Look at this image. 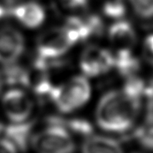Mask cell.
<instances>
[{
	"instance_id": "obj_2",
	"label": "cell",
	"mask_w": 153,
	"mask_h": 153,
	"mask_svg": "<svg viewBox=\"0 0 153 153\" xmlns=\"http://www.w3.org/2000/svg\"><path fill=\"white\" fill-rule=\"evenodd\" d=\"M91 85L84 76H74L63 81L50 93L53 104L63 113L80 109L89 100Z\"/></svg>"
},
{
	"instance_id": "obj_6",
	"label": "cell",
	"mask_w": 153,
	"mask_h": 153,
	"mask_svg": "<svg viewBox=\"0 0 153 153\" xmlns=\"http://www.w3.org/2000/svg\"><path fill=\"white\" fill-rule=\"evenodd\" d=\"M79 64L85 76H100L114 68V56L104 48L91 45L82 52Z\"/></svg>"
},
{
	"instance_id": "obj_18",
	"label": "cell",
	"mask_w": 153,
	"mask_h": 153,
	"mask_svg": "<svg viewBox=\"0 0 153 153\" xmlns=\"http://www.w3.org/2000/svg\"><path fill=\"white\" fill-rule=\"evenodd\" d=\"M0 153H17V150L9 141L0 137Z\"/></svg>"
},
{
	"instance_id": "obj_21",
	"label": "cell",
	"mask_w": 153,
	"mask_h": 153,
	"mask_svg": "<svg viewBox=\"0 0 153 153\" xmlns=\"http://www.w3.org/2000/svg\"><path fill=\"white\" fill-rule=\"evenodd\" d=\"M1 88H2V77L0 75V91H1Z\"/></svg>"
},
{
	"instance_id": "obj_8",
	"label": "cell",
	"mask_w": 153,
	"mask_h": 153,
	"mask_svg": "<svg viewBox=\"0 0 153 153\" xmlns=\"http://www.w3.org/2000/svg\"><path fill=\"white\" fill-rule=\"evenodd\" d=\"M13 16L24 27L36 29L45 20V11L36 2H27L17 5L13 9Z\"/></svg>"
},
{
	"instance_id": "obj_9",
	"label": "cell",
	"mask_w": 153,
	"mask_h": 153,
	"mask_svg": "<svg viewBox=\"0 0 153 153\" xmlns=\"http://www.w3.org/2000/svg\"><path fill=\"white\" fill-rule=\"evenodd\" d=\"M32 128L33 123L28 121L13 123L8 126H4L0 137H4L13 143L17 152H25L31 142Z\"/></svg>"
},
{
	"instance_id": "obj_7",
	"label": "cell",
	"mask_w": 153,
	"mask_h": 153,
	"mask_svg": "<svg viewBox=\"0 0 153 153\" xmlns=\"http://www.w3.org/2000/svg\"><path fill=\"white\" fill-rule=\"evenodd\" d=\"M24 50L25 39L19 30L8 27L0 28V63H14Z\"/></svg>"
},
{
	"instance_id": "obj_20",
	"label": "cell",
	"mask_w": 153,
	"mask_h": 153,
	"mask_svg": "<svg viewBox=\"0 0 153 153\" xmlns=\"http://www.w3.org/2000/svg\"><path fill=\"white\" fill-rule=\"evenodd\" d=\"M4 123H3L2 120H1V118H0V134H1V133H2V131H3V129H4Z\"/></svg>"
},
{
	"instance_id": "obj_3",
	"label": "cell",
	"mask_w": 153,
	"mask_h": 153,
	"mask_svg": "<svg viewBox=\"0 0 153 153\" xmlns=\"http://www.w3.org/2000/svg\"><path fill=\"white\" fill-rule=\"evenodd\" d=\"M30 144L37 153H73L76 148L71 133L56 124L34 134Z\"/></svg>"
},
{
	"instance_id": "obj_17",
	"label": "cell",
	"mask_w": 153,
	"mask_h": 153,
	"mask_svg": "<svg viewBox=\"0 0 153 153\" xmlns=\"http://www.w3.org/2000/svg\"><path fill=\"white\" fill-rule=\"evenodd\" d=\"M144 56L151 64L153 65V34L149 35L144 41Z\"/></svg>"
},
{
	"instance_id": "obj_19",
	"label": "cell",
	"mask_w": 153,
	"mask_h": 153,
	"mask_svg": "<svg viewBox=\"0 0 153 153\" xmlns=\"http://www.w3.org/2000/svg\"><path fill=\"white\" fill-rule=\"evenodd\" d=\"M5 14V11H4V8L2 6H0V18L3 17Z\"/></svg>"
},
{
	"instance_id": "obj_11",
	"label": "cell",
	"mask_w": 153,
	"mask_h": 153,
	"mask_svg": "<svg viewBox=\"0 0 153 153\" xmlns=\"http://www.w3.org/2000/svg\"><path fill=\"white\" fill-rule=\"evenodd\" d=\"M82 153H124L116 140L104 136L87 137L82 147Z\"/></svg>"
},
{
	"instance_id": "obj_13",
	"label": "cell",
	"mask_w": 153,
	"mask_h": 153,
	"mask_svg": "<svg viewBox=\"0 0 153 153\" xmlns=\"http://www.w3.org/2000/svg\"><path fill=\"white\" fill-rule=\"evenodd\" d=\"M138 143L153 151V112H150L143 123L133 133Z\"/></svg>"
},
{
	"instance_id": "obj_15",
	"label": "cell",
	"mask_w": 153,
	"mask_h": 153,
	"mask_svg": "<svg viewBox=\"0 0 153 153\" xmlns=\"http://www.w3.org/2000/svg\"><path fill=\"white\" fill-rule=\"evenodd\" d=\"M133 10L143 19L153 17V0H129Z\"/></svg>"
},
{
	"instance_id": "obj_12",
	"label": "cell",
	"mask_w": 153,
	"mask_h": 153,
	"mask_svg": "<svg viewBox=\"0 0 153 153\" xmlns=\"http://www.w3.org/2000/svg\"><path fill=\"white\" fill-rule=\"evenodd\" d=\"M114 67L121 76L128 78L136 76V73L140 69V62L131 50H120L114 56Z\"/></svg>"
},
{
	"instance_id": "obj_16",
	"label": "cell",
	"mask_w": 153,
	"mask_h": 153,
	"mask_svg": "<svg viewBox=\"0 0 153 153\" xmlns=\"http://www.w3.org/2000/svg\"><path fill=\"white\" fill-rule=\"evenodd\" d=\"M60 4L64 10L77 12L86 8L87 0H60Z\"/></svg>"
},
{
	"instance_id": "obj_4",
	"label": "cell",
	"mask_w": 153,
	"mask_h": 153,
	"mask_svg": "<svg viewBox=\"0 0 153 153\" xmlns=\"http://www.w3.org/2000/svg\"><path fill=\"white\" fill-rule=\"evenodd\" d=\"M77 43L65 26L45 31L37 40L36 51L40 59H57Z\"/></svg>"
},
{
	"instance_id": "obj_5",
	"label": "cell",
	"mask_w": 153,
	"mask_h": 153,
	"mask_svg": "<svg viewBox=\"0 0 153 153\" xmlns=\"http://www.w3.org/2000/svg\"><path fill=\"white\" fill-rule=\"evenodd\" d=\"M2 107L7 119L13 123L27 122L32 114L33 100L20 88L7 91L2 97Z\"/></svg>"
},
{
	"instance_id": "obj_14",
	"label": "cell",
	"mask_w": 153,
	"mask_h": 153,
	"mask_svg": "<svg viewBox=\"0 0 153 153\" xmlns=\"http://www.w3.org/2000/svg\"><path fill=\"white\" fill-rule=\"evenodd\" d=\"M102 12L108 17H123L126 13L125 0H103Z\"/></svg>"
},
{
	"instance_id": "obj_10",
	"label": "cell",
	"mask_w": 153,
	"mask_h": 153,
	"mask_svg": "<svg viewBox=\"0 0 153 153\" xmlns=\"http://www.w3.org/2000/svg\"><path fill=\"white\" fill-rule=\"evenodd\" d=\"M109 38L111 44L120 50H131L137 42L136 31L126 21L116 22L109 29Z\"/></svg>"
},
{
	"instance_id": "obj_1",
	"label": "cell",
	"mask_w": 153,
	"mask_h": 153,
	"mask_svg": "<svg viewBox=\"0 0 153 153\" xmlns=\"http://www.w3.org/2000/svg\"><path fill=\"white\" fill-rule=\"evenodd\" d=\"M141 110V100L125 91H111L98 103L96 119L98 126L110 133H124L133 126Z\"/></svg>"
}]
</instances>
